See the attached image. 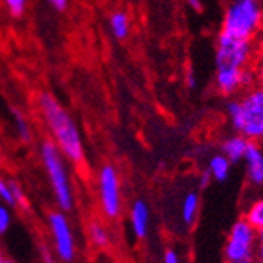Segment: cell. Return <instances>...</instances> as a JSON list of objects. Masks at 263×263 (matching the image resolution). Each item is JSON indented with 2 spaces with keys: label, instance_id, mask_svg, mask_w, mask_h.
Masks as SVG:
<instances>
[{
  "label": "cell",
  "instance_id": "cell-1",
  "mask_svg": "<svg viewBox=\"0 0 263 263\" xmlns=\"http://www.w3.org/2000/svg\"><path fill=\"white\" fill-rule=\"evenodd\" d=\"M226 115L232 129L245 136L251 142L263 140V87L254 85L240 97L229 98Z\"/></svg>",
  "mask_w": 263,
  "mask_h": 263
},
{
  "label": "cell",
  "instance_id": "cell-5",
  "mask_svg": "<svg viewBox=\"0 0 263 263\" xmlns=\"http://www.w3.org/2000/svg\"><path fill=\"white\" fill-rule=\"evenodd\" d=\"M41 159L44 162L46 172L49 175V181L52 184L54 194L57 197L62 210L68 211L73 208V194H71V186L66 174V167L63 164L60 150L51 140H46L41 147Z\"/></svg>",
  "mask_w": 263,
  "mask_h": 263
},
{
  "label": "cell",
  "instance_id": "cell-35",
  "mask_svg": "<svg viewBox=\"0 0 263 263\" xmlns=\"http://www.w3.org/2000/svg\"><path fill=\"white\" fill-rule=\"evenodd\" d=\"M7 263H11V261H10V260H7Z\"/></svg>",
  "mask_w": 263,
  "mask_h": 263
},
{
  "label": "cell",
  "instance_id": "cell-25",
  "mask_svg": "<svg viewBox=\"0 0 263 263\" xmlns=\"http://www.w3.org/2000/svg\"><path fill=\"white\" fill-rule=\"evenodd\" d=\"M162 263H180V257L174 249H167L162 258Z\"/></svg>",
  "mask_w": 263,
  "mask_h": 263
},
{
  "label": "cell",
  "instance_id": "cell-4",
  "mask_svg": "<svg viewBox=\"0 0 263 263\" xmlns=\"http://www.w3.org/2000/svg\"><path fill=\"white\" fill-rule=\"evenodd\" d=\"M258 55V46L255 41L238 40L222 32H218L214 41V63L229 68H251Z\"/></svg>",
  "mask_w": 263,
  "mask_h": 263
},
{
  "label": "cell",
  "instance_id": "cell-31",
  "mask_svg": "<svg viewBox=\"0 0 263 263\" xmlns=\"http://www.w3.org/2000/svg\"><path fill=\"white\" fill-rule=\"evenodd\" d=\"M255 235H257V243H263V227L255 230Z\"/></svg>",
  "mask_w": 263,
  "mask_h": 263
},
{
  "label": "cell",
  "instance_id": "cell-16",
  "mask_svg": "<svg viewBox=\"0 0 263 263\" xmlns=\"http://www.w3.org/2000/svg\"><path fill=\"white\" fill-rule=\"evenodd\" d=\"M243 219L254 229L258 230L263 227V199H258L255 202H252L248 210L245 211Z\"/></svg>",
  "mask_w": 263,
  "mask_h": 263
},
{
  "label": "cell",
  "instance_id": "cell-9",
  "mask_svg": "<svg viewBox=\"0 0 263 263\" xmlns=\"http://www.w3.org/2000/svg\"><path fill=\"white\" fill-rule=\"evenodd\" d=\"M49 227L54 236V243L59 257L63 261H71L74 258V240L71 233L69 224L65 218V214L60 211L49 214Z\"/></svg>",
  "mask_w": 263,
  "mask_h": 263
},
{
  "label": "cell",
  "instance_id": "cell-2",
  "mask_svg": "<svg viewBox=\"0 0 263 263\" xmlns=\"http://www.w3.org/2000/svg\"><path fill=\"white\" fill-rule=\"evenodd\" d=\"M40 107L55 139L57 148L73 162H81L84 159V147L79 129L73 118L68 115V112L57 103L54 97L47 93H43L40 97Z\"/></svg>",
  "mask_w": 263,
  "mask_h": 263
},
{
  "label": "cell",
  "instance_id": "cell-12",
  "mask_svg": "<svg viewBox=\"0 0 263 263\" xmlns=\"http://www.w3.org/2000/svg\"><path fill=\"white\" fill-rule=\"evenodd\" d=\"M148 221H150V210L143 200H136L131 208V226L134 235L142 240L148 233Z\"/></svg>",
  "mask_w": 263,
  "mask_h": 263
},
{
  "label": "cell",
  "instance_id": "cell-33",
  "mask_svg": "<svg viewBox=\"0 0 263 263\" xmlns=\"http://www.w3.org/2000/svg\"><path fill=\"white\" fill-rule=\"evenodd\" d=\"M0 263H7V260H5V258H4L2 255H0Z\"/></svg>",
  "mask_w": 263,
  "mask_h": 263
},
{
  "label": "cell",
  "instance_id": "cell-21",
  "mask_svg": "<svg viewBox=\"0 0 263 263\" xmlns=\"http://www.w3.org/2000/svg\"><path fill=\"white\" fill-rule=\"evenodd\" d=\"M254 73H255V79H257V85L263 87V52H258L255 62H254Z\"/></svg>",
  "mask_w": 263,
  "mask_h": 263
},
{
  "label": "cell",
  "instance_id": "cell-6",
  "mask_svg": "<svg viewBox=\"0 0 263 263\" xmlns=\"http://www.w3.org/2000/svg\"><path fill=\"white\" fill-rule=\"evenodd\" d=\"M257 235L255 230L241 218L229 232L224 246L226 263H254L255 261Z\"/></svg>",
  "mask_w": 263,
  "mask_h": 263
},
{
  "label": "cell",
  "instance_id": "cell-13",
  "mask_svg": "<svg viewBox=\"0 0 263 263\" xmlns=\"http://www.w3.org/2000/svg\"><path fill=\"white\" fill-rule=\"evenodd\" d=\"M230 167L232 162L222 153H216L210 158L206 171L214 181H226L230 175Z\"/></svg>",
  "mask_w": 263,
  "mask_h": 263
},
{
  "label": "cell",
  "instance_id": "cell-23",
  "mask_svg": "<svg viewBox=\"0 0 263 263\" xmlns=\"http://www.w3.org/2000/svg\"><path fill=\"white\" fill-rule=\"evenodd\" d=\"M10 211L5 206H0V233H5L10 227Z\"/></svg>",
  "mask_w": 263,
  "mask_h": 263
},
{
  "label": "cell",
  "instance_id": "cell-22",
  "mask_svg": "<svg viewBox=\"0 0 263 263\" xmlns=\"http://www.w3.org/2000/svg\"><path fill=\"white\" fill-rule=\"evenodd\" d=\"M10 187H11V193H13V197H14V202L17 203V205H21L22 208H26L27 206V199H26V196H24V193H22V189L16 184V183H10Z\"/></svg>",
  "mask_w": 263,
  "mask_h": 263
},
{
  "label": "cell",
  "instance_id": "cell-34",
  "mask_svg": "<svg viewBox=\"0 0 263 263\" xmlns=\"http://www.w3.org/2000/svg\"><path fill=\"white\" fill-rule=\"evenodd\" d=\"M260 143H261V147H263V140H261V142H260Z\"/></svg>",
  "mask_w": 263,
  "mask_h": 263
},
{
  "label": "cell",
  "instance_id": "cell-19",
  "mask_svg": "<svg viewBox=\"0 0 263 263\" xmlns=\"http://www.w3.org/2000/svg\"><path fill=\"white\" fill-rule=\"evenodd\" d=\"M0 199H2L8 205H16L13 193H11V187H10V183H5L4 180H0Z\"/></svg>",
  "mask_w": 263,
  "mask_h": 263
},
{
  "label": "cell",
  "instance_id": "cell-28",
  "mask_svg": "<svg viewBox=\"0 0 263 263\" xmlns=\"http://www.w3.org/2000/svg\"><path fill=\"white\" fill-rule=\"evenodd\" d=\"M41 257H43V261H44V263H54V258H52L51 252L47 251L44 246L41 248Z\"/></svg>",
  "mask_w": 263,
  "mask_h": 263
},
{
  "label": "cell",
  "instance_id": "cell-26",
  "mask_svg": "<svg viewBox=\"0 0 263 263\" xmlns=\"http://www.w3.org/2000/svg\"><path fill=\"white\" fill-rule=\"evenodd\" d=\"M186 4L187 7L196 11V13H202L203 11V4H202V0H186Z\"/></svg>",
  "mask_w": 263,
  "mask_h": 263
},
{
  "label": "cell",
  "instance_id": "cell-29",
  "mask_svg": "<svg viewBox=\"0 0 263 263\" xmlns=\"http://www.w3.org/2000/svg\"><path fill=\"white\" fill-rule=\"evenodd\" d=\"M255 261L263 263V243H258V246L255 248Z\"/></svg>",
  "mask_w": 263,
  "mask_h": 263
},
{
  "label": "cell",
  "instance_id": "cell-15",
  "mask_svg": "<svg viewBox=\"0 0 263 263\" xmlns=\"http://www.w3.org/2000/svg\"><path fill=\"white\" fill-rule=\"evenodd\" d=\"M110 30L117 40H125L129 35V19L125 13L117 11L110 16Z\"/></svg>",
  "mask_w": 263,
  "mask_h": 263
},
{
  "label": "cell",
  "instance_id": "cell-36",
  "mask_svg": "<svg viewBox=\"0 0 263 263\" xmlns=\"http://www.w3.org/2000/svg\"><path fill=\"white\" fill-rule=\"evenodd\" d=\"M254 263H258V261H254Z\"/></svg>",
  "mask_w": 263,
  "mask_h": 263
},
{
  "label": "cell",
  "instance_id": "cell-18",
  "mask_svg": "<svg viewBox=\"0 0 263 263\" xmlns=\"http://www.w3.org/2000/svg\"><path fill=\"white\" fill-rule=\"evenodd\" d=\"M14 123L17 126V133L19 136L22 137V140L29 142L30 140V129H29V125L26 122V118H24L17 110H14Z\"/></svg>",
  "mask_w": 263,
  "mask_h": 263
},
{
  "label": "cell",
  "instance_id": "cell-11",
  "mask_svg": "<svg viewBox=\"0 0 263 263\" xmlns=\"http://www.w3.org/2000/svg\"><path fill=\"white\" fill-rule=\"evenodd\" d=\"M251 140L246 139L245 136L241 134H232L229 137H226L222 142H221V153L232 162V164H236L245 159V155H246V150L249 147Z\"/></svg>",
  "mask_w": 263,
  "mask_h": 263
},
{
  "label": "cell",
  "instance_id": "cell-8",
  "mask_svg": "<svg viewBox=\"0 0 263 263\" xmlns=\"http://www.w3.org/2000/svg\"><path fill=\"white\" fill-rule=\"evenodd\" d=\"M98 186H100V199L104 214L109 218L118 216L122 208L120 186H118V177L112 165H104L101 169Z\"/></svg>",
  "mask_w": 263,
  "mask_h": 263
},
{
  "label": "cell",
  "instance_id": "cell-30",
  "mask_svg": "<svg viewBox=\"0 0 263 263\" xmlns=\"http://www.w3.org/2000/svg\"><path fill=\"white\" fill-rule=\"evenodd\" d=\"M213 178H211V175L208 174V171L202 175V178H200V187H206L208 184H210V181H211Z\"/></svg>",
  "mask_w": 263,
  "mask_h": 263
},
{
  "label": "cell",
  "instance_id": "cell-24",
  "mask_svg": "<svg viewBox=\"0 0 263 263\" xmlns=\"http://www.w3.org/2000/svg\"><path fill=\"white\" fill-rule=\"evenodd\" d=\"M186 85H187V88H196L197 87V78H196V73L193 71V68H189L187 71H186Z\"/></svg>",
  "mask_w": 263,
  "mask_h": 263
},
{
  "label": "cell",
  "instance_id": "cell-20",
  "mask_svg": "<svg viewBox=\"0 0 263 263\" xmlns=\"http://www.w3.org/2000/svg\"><path fill=\"white\" fill-rule=\"evenodd\" d=\"M5 4L13 16H21L26 8V0H5Z\"/></svg>",
  "mask_w": 263,
  "mask_h": 263
},
{
  "label": "cell",
  "instance_id": "cell-32",
  "mask_svg": "<svg viewBox=\"0 0 263 263\" xmlns=\"http://www.w3.org/2000/svg\"><path fill=\"white\" fill-rule=\"evenodd\" d=\"M257 46H258V52H263V32L257 40Z\"/></svg>",
  "mask_w": 263,
  "mask_h": 263
},
{
  "label": "cell",
  "instance_id": "cell-14",
  "mask_svg": "<svg viewBox=\"0 0 263 263\" xmlns=\"http://www.w3.org/2000/svg\"><path fill=\"white\" fill-rule=\"evenodd\" d=\"M199 205H200V199H199L197 193H187L184 196L183 206H181V219L187 227H191L196 222L197 213H199Z\"/></svg>",
  "mask_w": 263,
  "mask_h": 263
},
{
  "label": "cell",
  "instance_id": "cell-27",
  "mask_svg": "<svg viewBox=\"0 0 263 263\" xmlns=\"http://www.w3.org/2000/svg\"><path fill=\"white\" fill-rule=\"evenodd\" d=\"M55 10H59V11H63V10H66V7H68V0H47Z\"/></svg>",
  "mask_w": 263,
  "mask_h": 263
},
{
  "label": "cell",
  "instance_id": "cell-10",
  "mask_svg": "<svg viewBox=\"0 0 263 263\" xmlns=\"http://www.w3.org/2000/svg\"><path fill=\"white\" fill-rule=\"evenodd\" d=\"M246 177L254 186H263V147L258 142H251L245 155Z\"/></svg>",
  "mask_w": 263,
  "mask_h": 263
},
{
  "label": "cell",
  "instance_id": "cell-7",
  "mask_svg": "<svg viewBox=\"0 0 263 263\" xmlns=\"http://www.w3.org/2000/svg\"><path fill=\"white\" fill-rule=\"evenodd\" d=\"M257 85L254 68H229L218 66L214 73V90L222 98H235Z\"/></svg>",
  "mask_w": 263,
  "mask_h": 263
},
{
  "label": "cell",
  "instance_id": "cell-3",
  "mask_svg": "<svg viewBox=\"0 0 263 263\" xmlns=\"http://www.w3.org/2000/svg\"><path fill=\"white\" fill-rule=\"evenodd\" d=\"M219 32L238 40L257 43L263 32V2L261 0H227Z\"/></svg>",
  "mask_w": 263,
  "mask_h": 263
},
{
  "label": "cell",
  "instance_id": "cell-37",
  "mask_svg": "<svg viewBox=\"0 0 263 263\" xmlns=\"http://www.w3.org/2000/svg\"><path fill=\"white\" fill-rule=\"evenodd\" d=\"M261 2H263V0H261Z\"/></svg>",
  "mask_w": 263,
  "mask_h": 263
},
{
  "label": "cell",
  "instance_id": "cell-17",
  "mask_svg": "<svg viewBox=\"0 0 263 263\" xmlns=\"http://www.w3.org/2000/svg\"><path fill=\"white\" fill-rule=\"evenodd\" d=\"M90 236H91L93 243L97 245V246H106L109 243V235H107V232L104 230L103 226H100L97 222H93L90 226Z\"/></svg>",
  "mask_w": 263,
  "mask_h": 263
}]
</instances>
